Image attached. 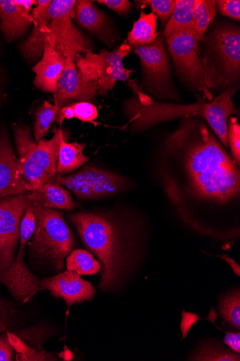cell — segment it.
Returning <instances> with one entry per match:
<instances>
[{
    "instance_id": "1",
    "label": "cell",
    "mask_w": 240,
    "mask_h": 361,
    "mask_svg": "<svg viewBox=\"0 0 240 361\" xmlns=\"http://www.w3.org/2000/svg\"><path fill=\"white\" fill-rule=\"evenodd\" d=\"M184 123L166 144L182 157L191 192L222 204L236 198L240 188L236 162L205 125L190 120Z\"/></svg>"
},
{
    "instance_id": "2",
    "label": "cell",
    "mask_w": 240,
    "mask_h": 361,
    "mask_svg": "<svg viewBox=\"0 0 240 361\" xmlns=\"http://www.w3.org/2000/svg\"><path fill=\"white\" fill-rule=\"evenodd\" d=\"M83 243L99 259V288L118 290L130 274L137 258L133 226L115 212H81L68 215Z\"/></svg>"
},
{
    "instance_id": "3",
    "label": "cell",
    "mask_w": 240,
    "mask_h": 361,
    "mask_svg": "<svg viewBox=\"0 0 240 361\" xmlns=\"http://www.w3.org/2000/svg\"><path fill=\"white\" fill-rule=\"evenodd\" d=\"M130 86L138 95L127 100L124 107L132 130H145L182 116H198L207 121L225 147H229L227 121L230 115L236 114L233 96L236 88L223 91L212 101L199 100L193 104L177 105L153 102L134 82Z\"/></svg>"
},
{
    "instance_id": "4",
    "label": "cell",
    "mask_w": 240,
    "mask_h": 361,
    "mask_svg": "<svg viewBox=\"0 0 240 361\" xmlns=\"http://www.w3.org/2000/svg\"><path fill=\"white\" fill-rule=\"evenodd\" d=\"M201 62L206 85L210 89L236 88L240 77V32L234 24L215 25L205 37Z\"/></svg>"
},
{
    "instance_id": "5",
    "label": "cell",
    "mask_w": 240,
    "mask_h": 361,
    "mask_svg": "<svg viewBox=\"0 0 240 361\" xmlns=\"http://www.w3.org/2000/svg\"><path fill=\"white\" fill-rule=\"evenodd\" d=\"M31 207L36 215L37 228L27 244L28 250L40 264L61 272L65 258L76 246L75 238L61 212L36 202H32Z\"/></svg>"
},
{
    "instance_id": "6",
    "label": "cell",
    "mask_w": 240,
    "mask_h": 361,
    "mask_svg": "<svg viewBox=\"0 0 240 361\" xmlns=\"http://www.w3.org/2000/svg\"><path fill=\"white\" fill-rule=\"evenodd\" d=\"M14 134L19 156V171L30 192L58 175V154L63 133L61 128H56L51 139L36 142L32 140L28 127L18 125L14 129Z\"/></svg>"
},
{
    "instance_id": "7",
    "label": "cell",
    "mask_w": 240,
    "mask_h": 361,
    "mask_svg": "<svg viewBox=\"0 0 240 361\" xmlns=\"http://www.w3.org/2000/svg\"><path fill=\"white\" fill-rule=\"evenodd\" d=\"M130 49L124 44L113 51L103 49L95 54L91 51L84 56L79 53L75 58L77 70L84 80L96 85L97 94L106 96L118 82L127 81L133 73L134 71L126 69L123 63Z\"/></svg>"
},
{
    "instance_id": "8",
    "label": "cell",
    "mask_w": 240,
    "mask_h": 361,
    "mask_svg": "<svg viewBox=\"0 0 240 361\" xmlns=\"http://www.w3.org/2000/svg\"><path fill=\"white\" fill-rule=\"evenodd\" d=\"M195 32L187 31L165 39V45L173 59L178 77L196 93H201L204 99H214L206 85L201 62L200 43Z\"/></svg>"
},
{
    "instance_id": "9",
    "label": "cell",
    "mask_w": 240,
    "mask_h": 361,
    "mask_svg": "<svg viewBox=\"0 0 240 361\" xmlns=\"http://www.w3.org/2000/svg\"><path fill=\"white\" fill-rule=\"evenodd\" d=\"M164 39L162 32L153 44L135 48L133 51L141 61L144 90L163 99L178 101L179 94L171 73Z\"/></svg>"
},
{
    "instance_id": "10",
    "label": "cell",
    "mask_w": 240,
    "mask_h": 361,
    "mask_svg": "<svg viewBox=\"0 0 240 361\" xmlns=\"http://www.w3.org/2000/svg\"><path fill=\"white\" fill-rule=\"evenodd\" d=\"M51 182L70 189L78 200L104 198L128 187V182L123 177L91 166L85 167L71 176L57 175Z\"/></svg>"
},
{
    "instance_id": "11",
    "label": "cell",
    "mask_w": 240,
    "mask_h": 361,
    "mask_svg": "<svg viewBox=\"0 0 240 361\" xmlns=\"http://www.w3.org/2000/svg\"><path fill=\"white\" fill-rule=\"evenodd\" d=\"M31 203L29 193L0 198V273L14 261L20 223Z\"/></svg>"
},
{
    "instance_id": "12",
    "label": "cell",
    "mask_w": 240,
    "mask_h": 361,
    "mask_svg": "<svg viewBox=\"0 0 240 361\" xmlns=\"http://www.w3.org/2000/svg\"><path fill=\"white\" fill-rule=\"evenodd\" d=\"M75 0H53L49 8L51 18L48 35L58 51L75 47L82 53L91 51L89 39L75 25L72 19Z\"/></svg>"
},
{
    "instance_id": "13",
    "label": "cell",
    "mask_w": 240,
    "mask_h": 361,
    "mask_svg": "<svg viewBox=\"0 0 240 361\" xmlns=\"http://www.w3.org/2000/svg\"><path fill=\"white\" fill-rule=\"evenodd\" d=\"M65 59V68L58 82L55 101L62 108L70 101L89 102L97 95L98 87L94 82H87L79 73L75 58L80 50L74 47H67L59 52Z\"/></svg>"
},
{
    "instance_id": "14",
    "label": "cell",
    "mask_w": 240,
    "mask_h": 361,
    "mask_svg": "<svg viewBox=\"0 0 240 361\" xmlns=\"http://www.w3.org/2000/svg\"><path fill=\"white\" fill-rule=\"evenodd\" d=\"M27 244V241L19 240L18 252L12 265L0 273V284L4 285L13 298L21 304L27 303L35 296L41 286L39 279L32 274L25 264V251Z\"/></svg>"
},
{
    "instance_id": "15",
    "label": "cell",
    "mask_w": 240,
    "mask_h": 361,
    "mask_svg": "<svg viewBox=\"0 0 240 361\" xmlns=\"http://www.w3.org/2000/svg\"><path fill=\"white\" fill-rule=\"evenodd\" d=\"M49 290L53 297L61 298L68 308L76 303L92 302L96 293L95 288L90 282L70 271L41 281L39 290Z\"/></svg>"
},
{
    "instance_id": "16",
    "label": "cell",
    "mask_w": 240,
    "mask_h": 361,
    "mask_svg": "<svg viewBox=\"0 0 240 361\" xmlns=\"http://www.w3.org/2000/svg\"><path fill=\"white\" fill-rule=\"evenodd\" d=\"M35 0H0V19L5 37L13 41L22 37L32 25L30 11Z\"/></svg>"
},
{
    "instance_id": "17",
    "label": "cell",
    "mask_w": 240,
    "mask_h": 361,
    "mask_svg": "<svg viewBox=\"0 0 240 361\" xmlns=\"http://www.w3.org/2000/svg\"><path fill=\"white\" fill-rule=\"evenodd\" d=\"M30 193L19 171L18 159L6 136H0V198Z\"/></svg>"
},
{
    "instance_id": "18",
    "label": "cell",
    "mask_w": 240,
    "mask_h": 361,
    "mask_svg": "<svg viewBox=\"0 0 240 361\" xmlns=\"http://www.w3.org/2000/svg\"><path fill=\"white\" fill-rule=\"evenodd\" d=\"M64 68V57L53 47L47 35L42 59L32 68L36 75L34 85L45 92L55 94Z\"/></svg>"
},
{
    "instance_id": "19",
    "label": "cell",
    "mask_w": 240,
    "mask_h": 361,
    "mask_svg": "<svg viewBox=\"0 0 240 361\" xmlns=\"http://www.w3.org/2000/svg\"><path fill=\"white\" fill-rule=\"evenodd\" d=\"M51 2V0H39L37 7L32 11L33 27L20 47L23 56L29 61H36L43 55L46 39L50 31L49 8Z\"/></svg>"
},
{
    "instance_id": "20",
    "label": "cell",
    "mask_w": 240,
    "mask_h": 361,
    "mask_svg": "<svg viewBox=\"0 0 240 361\" xmlns=\"http://www.w3.org/2000/svg\"><path fill=\"white\" fill-rule=\"evenodd\" d=\"M73 19L102 42L112 44L113 37L108 20L105 13L99 10L93 1L78 0L74 7Z\"/></svg>"
},
{
    "instance_id": "21",
    "label": "cell",
    "mask_w": 240,
    "mask_h": 361,
    "mask_svg": "<svg viewBox=\"0 0 240 361\" xmlns=\"http://www.w3.org/2000/svg\"><path fill=\"white\" fill-rule=\"evenodd\" d=\"M32 202L49 208L66 211H73L75 204L72 194L62 185L48 182L39 188L29 193Z\"/></svg>"
},
{
    "instance_id": "22",
    "label": "cell",
    "mask_w": 240,
    "mask_h": 361,
    "mask_svg": "<svg viewBox=\"0 0 240 361\" xmlns=\"http://www.w3.org/2000/svg\"><path fill=\"white\" fill-rule=\"evenodd\" d=\"M198 2L199 0H176L174 13L166 23L163 32L165 39L180 32L193 30L195 11Z\"/></svg>"
},
{
    "instance_id": "23",
    "label": "cell",
    "mask_w": 240,
    "mask_h": 361,
    "mask_svg": "<svg viewBox=\"0 0 240 361\" xmlns=\"http://www.w3.org/2000/svg\"><path fill=\"white\" fill-rule=\"evenodd\" d=\"M85 146L84 143L77 142L68 143L64 134L61 136L57 161L58 175L72 173L89 160V157L84 154Z\"/></svg>"
},
{
    "instance_id": "24",
    "label": "cell",
    "mask_w": 240,
    "mask_h": 361,
    "mask_svg": "<svg viewBox=\"0 0 240 361\" xmlns=\"http://www.w3.org/2000/svg\"><path fill=\"white\" fill-rule=\"evenodd\" d=\"M157 20L153 13L141 12L128 35L127 44L130 49L148 46L156 42L159 35L157 32Z\"/></svg>"
},
{
    "instance_id": "25",
    "label": "cell",
    "mask_w": 240,
    "mask_h": 361,
    "mask_svg": "<svg viewBox=\"0 0 240 361\" xmlns=\"http://www.w3.org/2000/svg\"><path fill=\"white\" fill-rule=\"evenodd\" d=\"M66 269L80 276H90L98 274L101 267L88 251L75 250L66 257Z\"/></svg>"
},
{
    "instance_id": "26",
    "label": "cell",
    "mask_w": 240,
    "mask_h": 361,
    "mask_svg": "<svg viewBox=\"0 0 240 361\" xmlns=\"http://www.w3.org/2000/svg\"><path fill=\"white\" fill-rule=\"evenodd\" d=\"M217 4L215 0H199L196 8L193 30L200 41L204 40L206 34L217 15Z\"/></svg>"
},
{
    "instance_id": "27",
    "label": "cell",
    "mask_w": 240,
    "mask_h": 361,
    "mask_svg": "<svg viewBox=\"0 0 240 361\" xmlns=\"http://www.w3.org/2000/svg\"><path fill=\"white\" fill-rule=\"evenodd\" d=\"M61 109V106L56 101L53 105L49 102H44L43 105L37 113L33 127V134L36 142L40 141L47 135Z\"/></svg>"
},
{
    "instance_id": "28",
    "label": "cell",
    "mask_w": 240,
    "mask_h": 361,
    "mask_svg": "<svg viewBox=\"0 0 240 361\" xmlns=\"http://www.w3.org/2000/svg\"><path fill=\"white\" fill-rule=\"evenodd\" d=\"M220 311L223 319L233 326L240 327V296L236 290L223 298L220 302Z\"/></svg>"
},
{
    "instance_id": "29",
    "label": "cell",
    "mask_w": 240,
    "mask_h": 361,
    "mask_svg": "<svg viewBox=\"0 0 240 361\" xmlns=\"http://www.w3.org/2000/svg\"><path fill=\"white\" fill-rule=\"evenodd\" d=\"M141 8L150 7L157 18H158L163 23H167L172 16L176 0H142L137 1Z\"/></svg>"
},
{
    "instance_id": "30",
    "label": "cell",
    "mask_w": 240,
    "mask_h": 361,
    "mask_svg": "<svg viewBox=\"0 0 240 361\" xmlns=\"http://www.w3.org/2000/svg\"><path fill=\"white\" fill-rule=\"evenodd\" d=\"M19 312L11 302L0 298V336L12 331L18 321Z\"/></svg>"
},
{
    "instance_id": "31",
    "label": "cell",
    "mask_w": 240,
    "mask_h": 361,
    "mask_svg": "<svg viewBox=\"0 0 240 361\" xmlns=\"http://www.w3.org/2000/svg\"><path fill=\"white\" fill-rule=\"evenodd\" d=\"M227 140L234 161L236 165L240 163V124L235 117L227 121Z\"/></svg>"
},
{
    "instance_id": "32",
    "label": "cell",
    "mask_w": 240,
    "mask_h": 361,
    "mask_svg": "<svg viewBox=\"0 0 240 361\" xmlns=\"http://www.w3.org/2000/svg\"><path fill=\"white\" fill-rule=\"evenodd\" d=\"M194 359L196 360L228 361L239 360V356L225 352L222 350H219L214 347H207L201 350Z\"/></svg>"
},
{
    "instance_id": "33",
    "label": "cell",
    "mask_w": 240,
    "mask_h": 361,
    "mask_svg": "<svg viewBox=\"0 0 240 361\" xmlns=\"http://www.w3.org/2000/svg\"><path fill=\"white\" fill-rule=\"evenodd\" d=\"M75 118L84 123H93L99 116L96 107L90 102H80L72 104Z\"/></svg>"
},
{
    "instance_id": "34",
    "label": "cell",
    "mask_w": 240,
    "mask_h": 361,
    "mask_svg": "<svg viewBox=\"0 0 240 361\" xmlns=\"http://www.w3.org/2000/svg\"><path fill=\"white\" fill-rule=\"evenodd\" d=\"M217 11L220 14L236 21L240 20L239 0H217Z\"/></svg>"
},
{
    "instance_id": "35",
    "label": "cell",
    "mask_w": 240,
    "mask_h": 361,
    "mask_svg": "<svg viewBox=\"0 0 240 361\" xmlns=\"http://www.w3.org/2000/svg\"><path fill=\"white\" fill-rule=\"evenodd\" d=\"M97 3L106 6L120 16L127 14L132 8V4L128 0H99Z\"/></svg>"
},
{
    "instance_id": "36",
    "label": "cell",
    "mask_w": 240,
    "mask_h": 361,
    "mask_svg": "<svg viewBox=\"0 0 240 361\" xmlns=\"http://www.w3.org/2000/svg\"><path fill=\"white\" fill-rule=\"evenodd\" d=\"M14 359V348L7 332L0 336V361H12Z\"/></svg>"
},
{
    "instance_id": "37",
    "label": "cell",
    "mask_w": 240,
    "mask_h": 361,
    "mask_svg": "<svg viewBox=\"0 0 240 361\" xmlns=\"http://www.w3.org/2000/svg\"><path fill=\"white\" fill-rule=\"evenodd\" d=\"M224 343L229 346L232 350L239 354L240 353V334L227 333L224 338Z\"/></svg>"
},
{
    "instance_id": "38",
    "label": "cell",
    "mask_w": 240,
    "mask_h": 361,
    "mask_svg": "<svg viewBox=\"0 0 240 361\" xmlns=\"http://www.w3.org/2000/svg\"><path fill=\"white\" fill-rule=\"evenodd\" d=\"M75 118L74 108L72 105L62 107L57 116L56 121L61 125L65 120L72 119Z\"/></svg>"
},
{
    "instance_id": "39",
    "label": "cell",
    "mask_w": 240,
    "mask_h": 361,
    "mask_svg": "<svg viewBox=\"0 0 240 361\" xmlns=\"http://www.w3.org/2000/svg\"><path fill=\"white\" fill-rule=\"evenodd\" d=\"M222 259H225L228 262V264L232 267L234 271L239 276V266L236 264V262L232 259L231 258L228 257L227 255H222L220 256Z\"/></svg>"
}]
</instances>
